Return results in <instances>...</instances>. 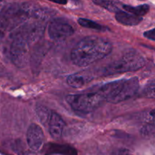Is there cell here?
I'll list each match as a JSON object with an SVG mask.
<instances>
[{
	"label": "cell",
	"instance_id": "cell-1",
	"mask_svg": "<svg viewBox=\"0 0 155 155\" xmlns=\"http://www.w3.org/2000/svg\"><path fill=\"white\" fill-rule=\"evenodd\" d=\"M112 48V44L105 38L96 36H86L72 49L71 60L77 66H88L108 56Z\"/></svg>",
	"mask_w": 155,
	"mask_h": 155
},
{
	"label": "cell",
	"instance_id": "cell-2",
	"mask_svg": "<svg viewBox=\"0 0 155 155\" xmlns=\"http://www.w3.org/2000/svg\"><path fill=\"white\" fill-rule=\"evenodd\" d=\"M139 88V78L133 77L104 84L97 91L102 96L104 100L109 103H117L136 95Z\"/></svg>",
	"mask_w": 155,
	"mask_h": 155
},
{
	"label": "cell",
	"instance_id": "cell-3",
	"mask_svg": "<svg viewBox=\"0 0 155 155\" xmlns=\"http://www.w3.org/2000/svg\"><path fill=\"white\" fill-rule=\"evenodd\" d=\"M33 9L34 5L29 3L12 4L3 8L0 13V36L15 29L29 18H33Z\"/></svg>",
	"mask_w": 155,
	"mask_h": 155
},
{
	"label": "cell",
	"instance_id": "cell-4",
	"mask_svg": "<svg viewBox=\"0 0 155 155\" xmlns=\"http://www.w3.org/2000/svg\"><path fill=\"white\" fill-rule=\"evenodd\" d=\"M145 65V59L140 53L135 50L124 53L118 60L107 65L103 70V75H114L128 71H135Z\"/></svg>",
	"mask_w": 155,
	"mask_h": 155
},
{
	"label": "cell",
	"instance_id": "cell-5",
	"mask_svg": "<svg viewBox=\"0 0 155 155\" xmlns=\"http://www.w3.org/2000/svg\"><path fill=\"white\" fill-rule=\"evenodd\" d=\"M66 100L74 110L89 112L96 109L104 101V98L98 91H93L83 94H69L67 96Z\"/></svg>",
	"mask_w": 155,
	"mask_h": 155
},
{
	"label": "cell",
	"instance_id": "cell-6",
	"mask_svg": "<svg viewBox=\"0 0 155 155\" xmlns=\"http://www.w3.org/2000/svg\"><path fill=\"white\" fill-rule=\"evenodd\" d=\"M30 45L24 38L15 35L13 36V41L10 47V56L12 62L16 66L23 68L27 65Z\"/></svg>",
	"mask_w": 155,
	"mask_h": 155
},
{
	"label": "cell",
	"instance_id": "cell-7",
	"mask_svg": "<svg viewBox=\"0 0 155 155\" xmlns=\"http://www.w3.org/2000/svg\"><path fill=\"white\" fill-rule=\"evenodd\" d=\"M48 33L51 40L60 41L72 36L74 33V28L66 21L54 19L48 24Z\"/></svg>",
	"mask_w": 155,
	"mask_h": 155
},
{
	"label": "cell",
	"instance_id": "cell-8",
	"mask_svg": "<svg viewBox=\"0 0 155 155\" xmlns=\"http://www.w3.org/2000/svg\"><path fill=\"white\" fill-rule=\"evenodd\" d=\"M27 141L33 150H39L45 141V135L42 128L37 124L30 125L27 132Z\"/></svg>",
	"mask_w": 155,
	"mask_h": 155
},
{
	"label": "cell",
	"instance_id": "cell-9",
	"mask_svg": "<svg viewBox=\"0 0 155 155\" xmlns=\"http://www.w3.org/2000/svg\"><path fill=\"white\" fill-rule=\"evenodd\" d=\"M64 121L58 113L51 111L48 122V132L54 139H60L64 129Z\"/></svg>",
	"mask_w": 155,
	"mask_h": 155
},
{
	"label": "cell",
	"instance_id": "cell-10",
	"mask_svg": "<svg viewBox=\"0 0 155 155\" xmlns=\"http://www.w3.org/2000/svg\"><path fill=\"white\" fill-rule=\"evenodd\" d=\"M78 155L77 150L68 144H59L49 143L45 147V155Z\"/></svg>",
	"mask_w": 155,
	"mask_h": 155
},
{
	"label": "cell",
	"instance_id": "cell-11",
	"mask_svg": "<svg viewBox=\"0 0 155 155\" xmlns=\"http://www.w3.org/2000/svg\"><path fill=\"white\" fill-rule=\"evenodd\" d=\"M115 18L120 24L126 26H136L142 21V17L136 16V15L120 10L116 12Z\"/></svg>",
	"mask_w": 155,
	"mask_h": 155
},
{
	"label": "cell",
	"instance_id": "cell-12",
	"mask_svg": "<svg viewBox=\"0 0 155 155\" xmlns=\"http://www.w3.org/2000/svg\"><path fill=\"white\" fill-rule=\"evenodd\" d=\"M88 81H89V78L82 73H74V74H70L67 78L68 84L74 88H82Z\"/></svg>",
	"mask_w": 155,
	"mask_h": 155
},
{
	"label": "cell",
	"instance_id": "cell-13",
	"mask_svg": "<svg viewBox=\"0 0 155 155\" xmlns=\"http://www.w3.org/2000/svg\"><path fill=\"white\" fill-rule=\"evenodd\" d=\"M123 8L125 10V12L139 17H142L146 15L149 12L150 9L149 5L147 4L141 5L139 6H131L128 5H123Z\"/></svg>",
	"mask_w": 155,
	"mask_h": 155
},
{
	"label": "cell",
	"instance_id": "cell-14",
	"mask_svg": "<svg viewBox=\"0 0 155 155\" xmlns=\"http://www.w3.org/2000/svg\"><path fill=\"white\" fill-rule=\"evenodd\" d=\"M92 2L99 5L107 11L111 12H117L120 11L118 2L115 0H92Z\"/></svg>",
	"mask_w": 155,
	"mask_h": 155
},
{
	"label": "cell",
	"instance_id": "cell-15",
	"mask_svg": "<svg viewBox=\"0 0 155 155\" xmlns=\"http://www.w3.org/2000/svg\"><path fill=\"white\" fill-rule=\"evenodd\" d=\"M36 113H37L38 117H39V120L41 121V122L44 125V126H48V120H49L50 115H51V111H50L45 106H42V105H39L36 107Z\"/></svg>",
	"mask_w": 155,
	"mask_h": 155
},
{
	"label": "cell",
	"instance_id": "cell-16",
	"mask_svg": "<svg viewBox=\"0 0 155 155\" xmlns=\"http://www.w3.org/2000/svg\"><path fill=\"white\" fill-rule=\"evenodd\" d=\"M78 23L80 26L86 28L93 29L95 30H102V26L92 20L86 19V18H79Z\"/></svg>",
	"mask_w": 155,
	"mask_h": 155
},
{
	"label": "cell",
	"instance_id": "cell-17",
	"mask_svg": "<svg viewBox=\"0 0 155 155\" xmlns=\"http://www.w3.org/2000/svg\"><path fill=\"white\" fill-rule=\"evenodd\" d=\"M145 94L149 98L154 99L155 97V83L154 81L152 80L148 83L145 88Z\"/></svg>",
	"mask_w": 155,
	"mask_h": 155
},
{
	"label": "cell",
	"instance_id": "cell-18",
	"mask_svg": "<svg viewBox=\"0 0 155 155\" xmlns=\"http://www.w3.org/2000/svg\"><path fill=\"white\" fill-rule=\"evenodd\" d=\"M154 124H148L146 125V126H144L142 128V129H141V134H142V135L144 137H146V138H150V137L154 135Z\"/></svg>",
	"mask_w": 155,
	"mask_h": 155
},
{
	"label": "cell",
	"instance_id": "cell-19",
	"mask_svg": "<svg viewBox=\"0 0 155 155\" xmlns=\"http://www.w3.org/2000/svg\"><path fill=\"white\" fill-rule=\"evenodd\" d=\"M154 32H155V29L153 28V29H151V30L145 32V33H144V36H145V37L148 38V39L151 40H153V41H155Z\"/></svg>",
	"mask_w": 155,
	"mask_h": 155
},
{
	"label": "cell",
	"instance_id": "cell-20",
	"mask_svg": "<svg viewBox=\"0 0 155 155\" xmlns=\"http://www.w3.org/2000/svg\"><path fill=\"white\" fill-rule=\"evenodd\" d=\"M48 1L57 3V4L59 5H66L68 3V0H48Z\"/></svg>",
	"mask_w": 155,
	"mask_h": 155
},
{
	"label": "cell",
	"instance_id": "cell-21",
	"mask_svg": "<svg viewBox=\"0 0 155 155\" xmlns=\"http://www.w3.org/2000/svg\"><path fill=\"white\" fill-rule=\"evenodd\" d=\"M3 8H4V1L3 0H0V13H1Z\"/></svg>",
	"mask_w": 155,
	"mask_h": 155
},
{
	"label": "cell",
	"instance_id": "cell-22",
	"mask_svg": "<svg viewBox=\"0 0 155 155\" xmlns=\"http://www.w3.org/2000/svg\"><path fill=\"white\" fill-rule=\"evenodd\" d=\"M142 1H143V0H142Z\"/></svg>",
	"mask_w": 155,
	"mask_h": 155
}]
</instances>
